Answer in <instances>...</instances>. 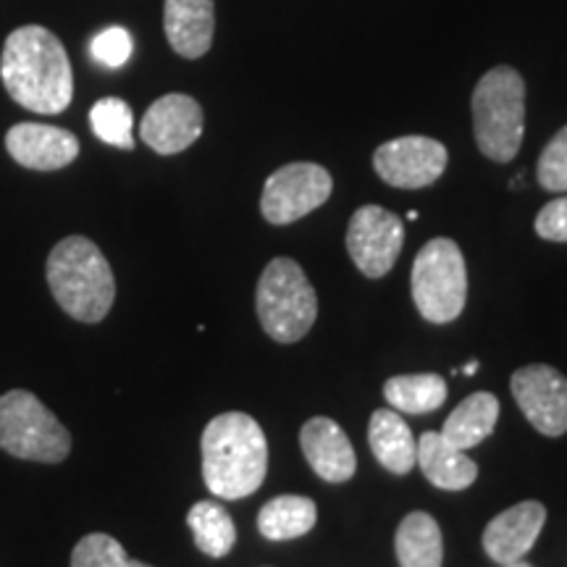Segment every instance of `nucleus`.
Here are the masks:
<instances>
[{"label": "nucleus", "mask_w": 567, "mask_h": 567, "mask_svg": "<svg viewBox=\"0 0 567 567\" xmlns=\"http://www.w3.org/2000/svg\"><path fill=\"white\" fill-rule=\"evenodd\" d=\"M0 80L21 109L55 116L74 97V71L66 48L40 24L19 27L9 34L0 55Z\"/></svg>", "instance_id": "nucleus-1"}, {"label": "nucleus", "mask_w": 567, "mask_h": 567, "mask_svg": "<svg viewBox=\"0 0 567 567\" xmlns=\"http://www.w3.org/2000/svg\"><path fill=\"white\" fill-rule=\"evenodd\" d=\"M203 481L218 499H245L268 471V442L247 413L216 415L203 431Z\"/></svg>", "instance_id": "nucleus-2"}, {"label": "nucleus", "mask_w": 567, "mask_h": 567, "mask_svg": "<svg viewBox=\"0 0 567 567\" xmlns=\"http://www.w3.org/2000/svg\"><path fill=\"white\" fill-rule=\"evenodd\" d=\"M45 276L59 308L74 321L101 323L111 313L116 279L101 247L92 239L80 234L61 239L48 255Z\"/></svg>", "instance_id": "nucleus-3"}, {"label": "nucleus", "mask_w": 567, "mask_h": 567, "mask_svg": "<svg viewBox=\"0 0 567 567\" xmlns=\"http://www.w3.org/2000/svg\"><path fill=\"white\" fill-rule=\"evenodd\" d=\"M473 134L478 151L494 163H509L526 134V82L513 66H494L473 90Z\"/></svg>", "instance_id": "nucleus-4"}, {"label": "nucleus", "mask_w": 567, "mask_h": 567, "mask_svg": "<svg viewBox=\"0 0 567 567\" xmlns=\"http://www.w3.org/2000/svg\"><path fill=\"white\" fill-rule=\"evenodd\" d=\"M255 310L274 342L295 344L313 329L318 297L313 284L292 258H274L260 274L255 289Z\"/></svg>", "instance_id": "nucleus-5"}, {"label": "nucleus", "mask_w": 567, "mask_h": 567, "mask_svg": "<svg viewBox=\"0 0 567 567\" xmlns=\"http://www.w3.org/2000/svg\"><path fill=\"white\" fill-rule=\"evenodd\" d=\"M0 450L32 463H63L71 452V434L59 417L27 389L0 394Z\"/></svg>", "instance_id": "nucleus-6"}, {"label": "nucleus", "mask_w": 567, "mask_h": 567, "mask_svg": "<svg viewBox=\"0 0 567 567\" xmlns=\"http://www.w3.org/2000/svg\"><path fill=\"white\" fill-rule=\"evenodd\" d=\"M413 300L417 313L431 323H450L463 313L467 300V268L463 250L446 237L431 239L413 264Z\"/></svg>", "instance_id": "nucleus-7"}, {"label": "nucleus", "mask_w": 567, "mask_h": 567, "mask_svg": "<svg viewBox=\"0 0 567 567\" xmlns=\"http://www.w3.org/2000/svg\"><path fill=\"white\" fill-rule=\"evenodd\" d=\"M334 179L318 163H287L266 179L260 213L268 224L287 226L313 213L331 197Z\"/></svg>", "instance_id": "nucleus-8"}, {"label": "nucleus", "mask_w": 567, "mask_h": 567, "mask_svg": "<svg viewBox=\"0 0 567 567\" xmlns=\"http://www.w3.org/2000/svg\"><path fill=\"white\" fill-rule=\"evenodd\" d=\"M405 245V224L381 205H363L347 226V250L352 264L368 279H381L392 271Z\"/></svg>", "instance_id": "nucleus-9"}, {"label": "nucleus", "mask_w": 567, "mask_h": 567, "mask_svg": "<svg viewBox=\"0 0 567 567\" xmlns=\"http://www.w3.org/2000/svg\"><path fill=\"white\" fill-rule=\"evenodd\" d=\"M446 163L450 153L442 142L421 134L389 140L373 153L375 174L396 189L431 187L446 172Z\"/></svg>", "instance_id": "nucleus-10"}, {"label": "nucleus", "mask_w": 567, "mask_h": 567, "mask_svg": "<svg viewBox=\"0 0 567 567\" xmlns=\"http://www.w3.org/2000/svg\"><path fill=\"white\" fill-rule=\"evenodd\" d=\"M509 389L517 408L538 434H567V379L557 368L544 363L517 368Z\"/></svg>", "instance_id": "nucleus-11"}, {"label": "nucleus", "mask_w": 567, "mask_h": 567, "mask_svg": "<svg viewBox=\"0 0 567 567\" xmlns=\"http://www.w3.org/2000/svg\"><path fill=\"white\" fill-rule=\"evenodd\" d=\"M203 134V109L195 97L172 92L147 109L140 137L158 155H176L195 145Z\"/></svg>", "instance_id": "nucleus-12"}, {"label": "nucleus", "mask_w": 567, "mask_h": 567, "mask_svg": "<svg viewBox=\"0 0 567 567\" xmlns=\"http://www.w3.org/2000/svg\"><path fill=\"white\" fill-rule=\"evenodd\" d=\"M6 151L19 166L32 172H59L80 155L76 134L51 124H13L6 134Z\"/></svg>", "instance_id": "nucleus-13"}, {"label": "nucleus", "mask_w": 567, "mask_h": 567, "mask_svg": "<svg viewBox=\"0 0 567 567\" xmlns=\"http://www.w3.org/2000/svg\"><path fill=\"white\" fill-rule=\"evenodd\" d=\"M547 523V507L542 502H520L499 513L484 530V551L494 563H517L534 549L538 534Z\"/></svg>", "instance_id": "nucleus-14"}, {"label": "nucleus", "mask_w": 567, "mask_h": 567, "mask_svg": "<svg viewBox=\"0 0 567 567\" xmlns=\"http://www.w3.org/2000/svg\"><path fill=\"white\" fill-rule=\"evenodd\" d=\"M300 446L316 476L329 484H344L358 471V457H354L350 439L342 425L331 417H310L300 431Z\"/></svg>", "instance_id": "nucleus-15"}, {"label": "nucleus", "mask_w": 567, "mask_h": 567, "mask_svg": "<svg viewBox=\"0 0 567 567\" xmlns=\"http://www.w3.org/2000/svg\"><path fill=\"white\" fill-rule=\"evenodd\" d=\"M163 32L168 45L182 59H203L216 32L213 0H166L163 3Z\"/></svg>", "instance_id": "nucleus-16"}, {"label": "nucleus", "mask_w": 567, "mask_h": 567, "mask_svg": "<svg viewBox=\"0 0 567 567\" xmlns=\"http://www.w3.org/2000/svg\"><path fill=\"white\" fill-rule=\"evenodd\" d=\"M417 467L429 484L444 492H463L476 484L478 465L467 457L465 450H457L442 436V431H425L417 442Z\"/></svg>", "instance_id": "nucleus-17"}, {"label": "nucleus", "mask_w": 567, "mask_h": 567, "mask_svg": "<svg viewBox=\"0 0 567 567\" xmlns=\"http://www.w3.org/2000/svg\"><path fill=\"white\" fill-rule=\"evenodd\" d=\"M368 442H371L373 457L394 476H408L417 465V444L413 431L394 408H381L371 415Z\"/></svg>", "instance_id": "nucleus-18"}, {"label": "nucleus", "mask_w": 567, "mask_h": 567, "mask_svg": "<svg viewBox=\"0 0 567 567\" xmlns=\"http://www.w3.org/2000/svg\"><path fill=\"white\" fill-rule=\"evenodd\" d=\"M499 421V400L488 392H476L465 396L460 405L446 417L442 436L457 450H471L486 442L494 434V425Z\"/></svg>", "instance_id": "nucleus-19"}, {"label": "nucleus", "mask_w": 567, "mask_h": 567, "mask_svg": "<svg viewBox=\"0 0 567 567\" xmlns=\"http://www.w3.org/2000/svg\"><path fill=\"white\" fill-rule=\"evenodd\" d=\"M394 549L400 567H442V528L429 513H410L396 528Z\"/></svg>", "instance_id": "nucleus-20"}, {"label": "nucleus", "mask_w": 567, "mask_h": 567, "mask_svg": "<svg viewBox=\"0 0 567 567\" xmlns=\"http://www.w3.org/2000/svg\"><path fill=\"white\" fill-rule=\"evenodd\" d=\"M318 520L316 502L308 496L284 494L266 502L258 513V530L268 542H292L310 534Z\"/></svg>", "instance_id": "nucleus-21"}, {"label": "nucleus", "mask_w": 567, "mask_h": 567, "mask_svg": "<svg viewBox=\"0 0 567 567\" xmlns=\"http://www.w3.org/2000/svg\"><path fill=\"white\" fill-rule=\"evenodd\" d=\"M446 381L439 373L392 375L384 384V396L396 413H434L446 402Z\"/></svg>", "instance_id": "nucleus-22"}, {"label": "nucleus", "mask_w": 567, "mask_h": 567, "mask_svg": "<svg viewBox=\"0 0 567 567\" xmlns=\"http://www.w3.org/2000/svg\"><path fill=\"white\" fill-rule=\"evenodd\" d=\"M187 526L193 530L197 549L213 559L226 557L237 544V526L218 502L205 499L193 505L187 515Z\"/></svg>", "instance_id": "nucleus-23"}, {"label": "nucleus", "mask_w": 567, "mask_h": 567, "mask_svg": "<svg viewBox=\"0 0 567 567\" xmlns=\"http://www.w3.org/2000/svg\"><path fill=\"white\" fill-rule=\"evenodd\" d=\"M90 124L97 140L105 145L118 147V151H132L134 147V116L130 103L122 97H103L92 105Z\"/></svg>", "instance_id": "nucleus-24"}, {"label": "nucleus", "mask_w": 567, "mask_h": 567, "mask_svg": "<svg viewBox=\"0 0 567 567\" xmlns=\"http://www.w3.org/2000/svg\"><path fill=\"white\" fill-rule=\"evenodd\" d=\"M71 567H153L126 557L116 538L109 534H87L71 551Z\"/></svg>", "instance_id": "nucleus-25"}, {"label": "nucleus", "mask_w": 567, "mask_h": 567, "mask_svg": "<svg viewBox=\"0 0 567 567\" xmlns=\"http://www.w3.org/2000/svg\"><path fill=\"white\" fill-rule=\"evenodd\" d=\"M536 179L547 193H567V126H563L536 163Z\"/></svg>", "instance_id": "nucleus-26"}, {"label": "nucleus", "mask_w": 567, "mask_h": 567, "mask_svg": "<svg viewBox=\"0 0 567 567\" xmlns=\"http://www.w3.org/2000/svg\"><path fill=\"white\" fill-rule=\"evenodd\" d=\"M90 53L103 66H124L132 55V34L124 27H109V30L95 34V40L90 42Z\"/></svg>", "instance_id": "nucleus-27"}, {"label": "nucleus", "mask_w": 567, "mask_h": 567, "mask_svg": "<svg viewBox=\"0 0 567 567\" xmlns=\"http://www.w3.org/2000/svg\"><path fill=\"white\" fill-rule=\"evenodd\" d=\"M536 234L547 243H567V197L544 205L536 216Z\"/></svg>", "instance_id": "nucleus-28"}, {"label": "nucleus", "mask_w": 567, "mask_h": 567, "mask_svg": "<svg viewBox=\"0 0 567 567\" xmlns=\"http://www.w3.org/2000/svg\"><path fill=\"white\" fill-rule=\"evenodd\" d=\"M476 371H478V360H471V363L463 368V373H467V375H473Z\"/></svg>", "instance_id": "nucleus-29"}, {"label": "nucleus", "mask_w": 567, "mask_h": 567, "mask_svg": "<svg viewBox=\"0 0 567 567\" xmlns=\"http://www.w3.org/2000/svg\"><path fill=\"white\" fill-rule=\"evenodd\" d=\"M505 567H534V565H528V563H523V559H517V563H509Z\"/></svg>", "instance_id": "nucleus-30"}, {"label": "nucleus", "mask_w": 567, "mask_h": 567, "mask_svg": "<svg viewBox=\"0 0 567 567\" xmlns=\"http://www.w3.org/2000/svg\"><path fill=\"white\" fill-rule=\"evenodd\" d=\"M408 221H417V210H410L408 213Z\"/></svg>", "instance_id": "nucleus-31"}]
</instances>
